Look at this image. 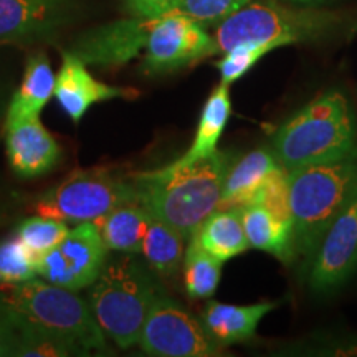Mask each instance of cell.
Segmentation results:
<instances>
[{"label": "cell", "instance_id": "6da1fadb", "mask_svg": "<svg viewBox=\"0 0 357 357\" xmlns=\"http://www.w3.org/2000/svg\"><path fill=\"white\" fill-rule=\"evenodd\" d=\"M231 154L215 151L194 162L169 164L131 176L136 200L151 215L190 238L211 213L220 208Z\"/></svg>", "mask_w": 357, "mask_h": 357}, {"label": "cell", "instance_id": "7a4b0ae2", "mask_svg": "<svg viewBox=\"0 0 357 357\" xmlns=\"http://www.w3.org/2000/svg\"><path fill=\"white\" fill-rule=\"evenodd\" d=\"M287 171L357 159V126L347 98L328 91L288 118L271 141Z\"/></svg>", "mask_w": 357, "mask_h": 357}, {"label": "cell", "instance_id": "3957f363", "mask_svg": "<svg viewBox=\"0 0 357 357\" xmlns=\"http://www.w3.org/2000/svg\"><path fill=\"white\" fill-rule=\"evenodd\" d=\"M346 24L342 13L303 7L281 0H255L217 25L218 53L242 43L270 45L273 50L329 38Z\"/></svg>", "mask_w": 357, "mask_h": 357}, {"label": "cell", "instance_id": "277c9868", "mask_svg": "<svg viewBox=\"0 0 357 357\" xmlns=\"http://www.w3.org/2000/svg\"><path fill=\"white\" fill-rule=\"evenodd\" d=\"M159 291L149 266L134 253H121L108 257L89 289L88 305L106 337L129 349L139 342L147 312Z\"/></svg>", "mask_w": 357, "mask_h": 357}, {"label": "cell", "instance_id": "5b68a950", "mask_svg": "<svg viewBox=\"0 0 357 357\" xmlns=\"http://www.w3.org/2000/svg\"><path fill=\"white\" fill-rule=\"evenodd\" d=\"M294 248L311 257L321 235L357 192V159L288 171Z\"/></svg>", "mask_w": 357, "mask_h": 357}, {"label": "cell", "instance_id": "8992f818", "mask_svg": "<svg viewBox=\"0 0 357 357\" xmlns=\"http://www.w3.org/2000/svg\"><path fill=\"white\" fill-rule=\"evenodd\" d=\"M0 311L77 342L86 351L108 352V337L77 291L45 280L0 284Z\"/></svg>", "mask_w": 357, "mask_h": 357}, {"label": "cell", "instance_id": "52a82bcc", "mask_svg": "<svg viewBox=\"0 0 357 357\" xmlns=\"http://www.w3.org/2000/svg\"><path fill=\"white\" fill-rule=\"evenodd\" d=\"M128 202H137L131 177H123L106 167L71 172L65 181L35 200L37 215L63 222H96Z\"/></svg>", "mask_w": 357, "mask_h": 357}, {"label": "cell", "instance_id": "ba28073f", "mask_svg": "<svg viewBox=\"0 0 357 357\" xmlns=\"http://www.w3.org/2000/svg\"><path fill=\"white\" fill-rule=\"evenodd\" d=\"M141 349L158 357H217L223 349L205 333L200 319L160 289L141 329Z\"/></svg>", "mask_w": 357, "mask_h": 357}, {"label": "cell", "instance_id": "9c48e42d", "mask_svg": "<svg viewBox=\"0 0 357 357\" xmlns=\"http://www.w3.org/2000/svg\"><path fill=\"white\" fill-rule=\"evenodd\" d=\"M144 71L147 75L172 73L217 55L215 38L205 26L178 12L153 20L144 47Z\"/></svg>", "mask_w": 357, "mask_h": 357}, {"label": "cell", "instance_id": "30bf717a", "mask_svg": "<svg viewBox=\"0 0 357 357\" xmlns=\"http://www.w3.org/2000/svg\"><path fill=\"white\" fill-rule=\"evenodd\" d=\"M108 253L96 223H78L63 242L35 263L37 276L56 287L78 291L95 283Z\"/></svg>", "mask_w": 357, "mask_h": 357}, {"label": "cell", "instance_id": "8fae6325", "mask_svg": "<svg viewBox=\"0 0 357 357\" xmlns=\"http://www.w3.org/2000/svg\"><path fill=\"white\" fill-rule=\"evenodd\" d=\"M306 278L314 293L341 288L357 268V192L321 235L307 258Z\"/></svg>", "mask_w": 357, "mask_h": 357}, {"label": "cell", "instance_id": "7c38bea8", "mask_svg": "<svg viewBox=\"0 0 357 357\" xmlns=\"http://www.w3.org/2000/svg\"><path fill=\"white\" fill-rule=\"evenodd\" d=\"M153 20L131 17L101 25L82 35L70 53L78 56L84 65L106 68L126 65L144 52Z\"/></svg>", "mask_w": 357, "mask_h": 357}, {"label": "cell", "instance_id": "4fadbf2b", "mask_svg": "<svg viewBox=\"0 0 357 357\" xmlns=\"http://www.w3.org/2000/svg\"><path fill=\"white\" fill-rule=\"evenodd\" d=\"M6 147L12 171L25 178L52 171L61 158L60 144L40 121V116L7 119Z\"/></svg>", "mask_w": 357, "mask_h": 357}, {"label": "cell", "instance_id": "5bb4252c", "mask_svg": "<svg viewBox=\"0 0 357 357\" xmlns=\"http://www.w3.org/2000/svg\"><path fill=\"white\" fill-rule=\"evenodd\" d=\"M137 95L139 93L134 89L111 86L98 82L78 56L70 52L63 53V63L56 75L53 96L75 124L82 121L83 116L96 102L116 100V98L134 100Z\"/></svg>", "mask_w": 357, "mask_h": 357}, {"label": "cell", "instance_id": "9a60e30c", "mask_svg": "<svg viewBox=\"0 0 357 357\" xmlns=\"http://www.w3.org/2000/svg\"><path fill=\"white\" fill-rule=\"evenodd\" d=\"M73 0H0V43L52 33L70 17Z\"/></svg>", "mask_w": 357, "mask_h": 357}, {"label": "cell", "instance_id": "2e32d148", "mask_svg": "<svg viewBox=\"0 0 357 357\" xmlns=\"http://www.w3.org/2000/svg\"><path fill=\"white\" fill-rule=\"evenodd\" d=\"M278 303H255V305H225L211 300L205 305L200 323L205 333L218 347H229L247 342L255 337L260 321L271 312Z\"/></svg>", "mask_w": 357, "mask_h": 357}, {"label": "cell", "instance_id": "e0dca14e", "mask_svg": "<svg viewBox=\"0 0 357 357\" xmlns=\"http://www.w3.org/2000/svg\"><path fill=\"white\" fill-rule=\"evenodd\" d=\"M280 167L273 151L266 147L231 160L223 181L220 208H243L253 204L268 177Z\"/></svg>", "mask_w": 357, "mask_h": 357}, {"label": "cell", "instance_id": "ac0fdd59", "mask_svg": "<svg viewBox=\"0 0 357 357\" xmlns=\"http://www.w3.org/2000/svg\"><path fill=\"white\" fill-rule=\"evenodd\" d=\"M240 212L250 247L270 253L284 263L293 261L296 248L291 223L280 220L260 204H250Z\"/></svg>", "mask_w": 357, "mask_h": 357}, {"label": "cell", "instance_id": "d6986e66", "mask_svg": "<svg viewBox=\"0 0 357 357\" xmlns=\"http://www.w3.org/2000/svg\"><path fill=\"white\" fill-rule=\"evenodd\" d=\"M194 236L205 252L222 263L250 248L240 208H218L205 218Z\"/></svg>", "mask_w": 357, "mask_h": 357}, {"label": "cell", "instance_id": "ffe728a7", "mask_svg": "<svg viewBox=\"0 0 357 357\" xmlns=\"http://www.w3.org/2000/svg\"><path fill=\"white\" fill-rule=\"evenodd\" d=\"M149 220L151 213L139 202H128L98 218L95 223L109 252L137 255Z\"/></svg>", "mask_w": 357, "mask_h": 357}, {"label": "cell", "instance_id": "44dd1931", "mask_svg": "<svg viewBox=\"0 0 357 357\" xmlns=\"http://www.w3.org/2000/svg\"><path fill=\"white\" fill-rule=\"evenodd\" d=\"M56 77L45 53H33L26 60L24 79L8 106L7 119L40 116L55 91Z\"/></svg>", "mask_w": 357, "mask_h": 357}, {"label": "cell", "instance_id": "7402d4cb", "mask_svg": "<svg viewBox=\"0 0 357 357\" xmlns=\"http://www.w3.org/2000/svg\"><path fill=\"white\" fill-rule=\"evenodd\" d=\"M230 114V86L229 84L220 83L211 93L207 101H205L202 113H200L199 126L197 131H195L194 141H192L187 153L177 159L178 162L189 164L215 153L218 139H220L222 132L225 131Z\"/></svg>", "mask_w": 357, "mask_h": 357}, {"label": "cell", "instance_id": "603a6c76", "mask_svg": "<svg viewBox=\"0 0 357 357\" xmlns=\"http://www.w3.org/2000/svg\"><path fill=\"white\" fill-rule=\"evenodd\" d=\"M185 236L169 223L151 215L141 255L153 273L159 276H174L181 270L185 255Z\"/></svg>", "mask_w": 357, "mask_h": 357}, {"label": "cell", "instance_id": "cb8c5ba5", "mask_svg": "<svg viewBox=\"0 0 357 357\" xmlns=\"http://www.w3.org/2000/svg\"><path fill=\"white\" fill-rule=\"evenodd\" d=\"M189 240L182 263L187 294L192 300H208L215 294L220 283L223 263L205 252L194 235Z\"/></svg>", "mask_w": 357, "mask_h": 357}, {"label": "cell", "instance_id": "d4e9b609", "mask_svg": "<svg viewBox=\"0 0 357 357\" xmlns=\"http://www.w3.org/2000/svg\"><path fill=\"white\" fill-rule=\"evenodd\" d=\"M2 312V311H0ZM6 314V312H3ZM13 328L19 333V347L17 356L20 357H70V356H89L91 352L78 346L77 342L58 336L42 328L32 326L19 318L6 314Z\"/></svg>", "mask_w": 357, "mask_h": 357}, {"label": "cell", "instance_id": "484cf974", "mask_svg": "<svg viewBox=\"0 0 357 357\" xmlns=\"http://www.w3.org/2000/svg\"><path fill=\"white\" fill-rule=\"evenodd\" d=\"M68 225L63 220L37 215L26 218L17 229V238L37 263L45 253L58 247L66 235H68Z\"/></svg>", "mask_w": 357, "mask_h": 357}, {"label": "cell", "instance_id": "4316f807", "mask_svg": "<svg viewBox=\"0 0 357 357\" xmlns=\"http://www.w3.org/2000/svg\"><path fill=\"white\" fill-rule=\"evenodd\" d=\"M270 52H273V48L263 43H242L230 48L215 63L220 71V83L230 86L236 79L245 77Z\"/></svg>", "mask_w": 357, "mask_h": 357}, {"label": "cell", "instance_id": "83f0119b", "mask_svg": "<svg viewBox=\"0 0 357 357\" xmlns=\"http://www.w3.org/2000/svg\"><path fill=\"white\" fill-rule=\"evenodd\" d=\"M37 276L33 258L15 236L0 242V284L22 283Z\"/></svg>", "mask_w": 357, "mask_h": 357}, {"label": "cell", "instance_id": "f1b7e54d", "mask_svg": "<svg viewBox=\"0 0 357 357\" xmlns=\"http://www.w3.org/2000/svg\"><path fill=\"white\" fill-rule=\"evenodd\" d=\"M252 0H181L176 12L202 26L220 25Z\"/></svg>", "mask_w": 357, "mask_h": 357}, {"label": "cell", "instance_id": "f546056e", "mask_svg": "<svg viewBox=\"0 0 357 357\" xmlns=\"http://www.w3.org/2000/svg\"><path fill=\"white\" fill-rule=\"evenodd\" d=\"M253 204H260L270 211L280 220L291 223V211H289V190H288V171L281 166L271 174L258 192ZM293 225V223H291Z\"/></svg>", "mask_w": 357, "mask_h": 357}, {"label": "cell", "instance_id": "4dcf8cb0", "mask_svg": "<svg viewBox=\"0 0 357 357\" xmlns=\"http://www.w3.org/2000/svg\"><path fill=\"white\" fill-rule=\"evenodd\" d=\"M128 12L141 19H158L176 12L181 0H124Z\"/></svg>", "mask_w": 357, "mask_h": 357}, {"label": "cell", "instance_id": "1f68e13d", "mask_svg": "<svg viewBox=\"0 0 357 357\" xmlns=\"http://www.w3.org/2000/svg\"><path fill=\"white\" fill-rule=\"evenodd\" d=\"M19 347V333L13 328L10 319L0 312V357L17 356Z\"/></svg>", "mask_w": 357, "mask_h": 357}, {"label": "cell", "instance_id": "d6a6232c", "mask_svg": "<svg viewBox=\"0 0 357 357\" xmlns=\"http://www.w3.org/2000/svg\"><path fill=\"white\" fill-rule=\"evenodd\" d=\"M281 2L293 3V6H303V7H323L326 3L333 2V0H281Z\"/></svg>", "mask_w": 357, "mask_h": 357}]
</instances>
